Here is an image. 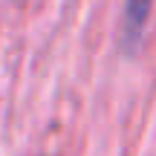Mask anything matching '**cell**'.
<instances>
[{"label": "cell", "instance_id": "6da1fadb", "mask_svg": "<svg viewBox=\"0 0 156 156\" xmlns=\"http://www.w3.org/2000/svg\"><path fill=\"white\" fill-rule=\"evenodd\" d=\"M153 12V0H122V15H119V49L124 55H139L145 44L147 20Z\"/></svg>", "mask_w": 156, "mask_h": 156}]
</instances>
